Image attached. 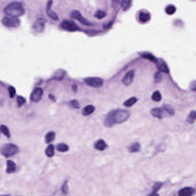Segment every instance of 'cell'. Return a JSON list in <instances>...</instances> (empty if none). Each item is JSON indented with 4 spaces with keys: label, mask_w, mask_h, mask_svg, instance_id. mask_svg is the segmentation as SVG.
<instances>
[{
    "label": "cell",
    "mask_w": 196,
    "mask_h": 196,
    "mask_svg": "<svg viewBox=\"0 0 196 196\" xmlns=\"http://www.w3.org/2000/svg\"><path fill=\"white\" fill-rule=\"evenodd\" d=\"M130 113L128 110L117 109L111 111L105 120V126L107 128L113 126L115 124L126 122L130 117Z\"/></svg>",
    "instance_id": "6da1fadb"
},
{
    "label": "cell",
    "mask_w": 196,
    "mask_h": 196,
    "mask_svg": "<svg viewBox=\"0 0 196 196\" xmlns=\"http://www.w3.org/2000/svg\"><path fill=\"white\" fill-rule=\"evenodd\" d=\"M25 10L23 5L17 1H14L8 5L4 9V13L8 16L18 17L23 16L25 13Z\"/></svg>",
    "instance_id": "7a4b0ae2"
},
{
    "label": "cell",
    "mask_w": 196,
    "mask_h": 196,
    "mask_svg": "<svg viewBox=\"0 0 196 196\" xmlns=\"http://www.w3.org/2000/svg\"><path fill=\"white\" fill-rule=\"evenodd\" d=\"M19 151L18 146L13 143H6L0 149V153L6 158H9L17 154Z\"/></svg>",
    "instance_id": "3957f363"
},
{
    "label": "cell",
    "mask_w": 196,
    "mask_h": 196,
    "mask_svg": "<svg viewBox=\"0 0 196 196\" xmlns=\"http://www.w3.org/2000/svg\"><path fill=\"white\" fill-rule=\"evenodd\" d=\"M2 24L8 28L18 27L20 25V20L17 17L5 16L1 20Z\"/></svg>",
    "instance_id": "277c9868"
},
{
    "label": "cell",
    "mask_w": 196,
    "mask_h": 196,
    "mask_svg": "<svg viewBox=\"0 0 196 196\" xmlns=\"http://www.w3.org/2000/svg\"><path fill=\"white\" fill-rule=\"evenodd\" d=\"M196 189L191 186H187L181 188L177 193V196H194Z\"/></svg>",
    "instance_id": "5b68a950"
},
{
    "label": "cell",
    "mask_w": 196,
    "mask_h": 196,
    "mask_svg": "<svg viewBox=\"0 0 196 196\" xmlns=\"http://www.w3.org/2000/svg\"><path fill=\"white\" fill-rule=\"evenodd\" d=\"M84 82L88 86L95 88H99L102 86L103 81L102 79L95 77L87 78L84 79Z\"/></svg>",
    "instance_id": "8992f818"
},
{
    "label": "cell",
    "mask_w": 196,
    "mask_h": 196,
    "mask_svg": "<svg viewBox=\"0 0 196 196\" xmlns=\"http://www.w3.org/2000/svg\"><path fill=\"white\" fill-rule=\"evenodd\" d=\"M71 16L72 18H75V20H78V21H79L80 23H82L84 25H86V26H90L92 24L90 22H89L87 20L84 18L82 16V14L81 13L78 11V10H73L71 14Z\"/></svg>",
    "instance_id": "52a82bcc"
},
{
    "label": "cell",
    "mask_w": 196,
    "mask_h": 196,
    "mask_svg": "<svg viewBox=\"0 0 196 196\" xmlns=\"http://www.w3.org/2000/svg\"><path fill=\"white\" fill-rule=\"evenodd\" d=\"M43 95V90L40 87H37L32 91L31 95V100L32 102L37 103L41 100Z\"/></svg>",
    "instance_id": "ba28073f"
},
{
    "label": "cell",
    "mask_w": 196,
    "mask_h": 196,
    "mask_svg": "<svg viewBox=\"0 0 196 196\" xmlns=\"http://www.w3.org/2000/svg\"><path fill=\"white\" fill-rule=\"evenodd\" d=\"M61 27L64 29V30L68 31L69 32L76 31L79 29L76 24H75L72 21L68 20H65L63 21L61 24Z\"/></svg>",
    "instance_id": "9c48e42d"
},
{
    "label": "cell",
    "mask_w": 196,
    "mask_h": 196,
    "mask_svg": "<svg viewBox=\"0 0 196 196\" xmlns=\"http://www.w3.org/2000/svg\"><path fill=\"white\" fill-rule=\"evenodd\" d=\"M46 20L44 18H39L33 25V28L37 32L44 31L46 26Z\"/></svg>",
    "instance_id": "30bf717a"
},
{
    "label": "cell",
    "mask_w": 196,
    "mask_h": 196,
    "mask_svg": "<svg viewBox=\"0 0 196 196\" xmlns=\"http://www.w3.org/2000/svg\"><path fill=\"white\" fill-rule=\"evenodd\" d=\"M52 3H53L52 1H49L47 2L46 6V14L50 18H52V19H53L54 20H59V17H58L57 14L52 10Z\"/></svg>",
    "instance_id": "8fae6325"
},
{
    "label": "cell",
    "mask_w": 196,
    "mask_h": 196,
    "mask_svg": "<svg viewBox=\"0 0 196 196\" xmlns=\"http://www.w3.org/2000/svg\"><path fill=\"white\" fill-rule=\"evenodd\" d=\"M134 77V71H130L128 72L123 79V83L125 86H129L132 83Z\"/></svg>",
    "instance_id": "7c38bea8"
},
{
    "label": "cell",
    "mask_w": 196,
    "mask_h": 196,
    "mask_svg": "<svg viewBox=\"0 0 196 196\" xmlns=\"http://www.w3.org/2000/svg\"><path fill=\"white\" fill-rule=\"evenodd\" d=\"M16 170L17 165L16 163L11 160H8L6 161V173L8 174L13 173L16 171Z\"/></svg>",
    "instance_id": "4fadbf2b"
},
{
    "label": "cell",
    "mask_w": 196,
    "mask_h": 196,
    "mask_svg": "<svg viewBox=\"0 0 196 196\" xmlns=\"http://www.w3.org/2000/svg\"><path fill=\"white\" fill-rule=\"evenodd\" d=\"M164 113H166V111L162 107V108H154L151 111L152 115L158 118H162L164 115Z\"/></svg>",
    "instance_id": "5bb4252c"
},
{
    "label": "cell",
    "mask_w": 196,
    "mask_h": 196,
    "mask_svg": "<svg viewBox=\"0 0 196 196\" xmlns=\"http://www.w3.org/2000/svg\"><path fill=\"white\" fill-rule=\"evenodd\" d=\"M157 68L159 69L161 72H164V73H168L169 72V69L167 66L166 64L162 60H157Z\"/></svg>",
    "instance_id": "9a60e30c"
},
{
    "label": "cell",
    "mask_w": 196,
    "mask_h": 196,
    "mask_svg": "<svg viewBox=\"0 0 196 196\" xmlns=\"http://www.w3.org/2000/svg\"><path fill=\"white\" fill-rule=\"evenodd\" d=\"M94 147L98 150L103 151L105 150V149L107 148V145L105 141H103V139H100V140H98L95 143Z\"/></svg>",
    "instance_id": "2e32d148"
},
{
    "label": "cell",
    "mask_w": 196,
    "mask_h": 196,
    "mask_svg": "<svg viewBox=\"0 0 196 196\" xmlns=\"http://www.w3.org/2000/svg\"><path fill=\"white\" fill-rule=\"evenodd\" d=\"M150 14L147 12H141L139 14V20L142 23H146L150 20Z\"/></svg>",
    "instance_id": "e0dca14e"
},
{
    "label": "cell",
    "mask_w": 196,
    "mask_h": 196,
    "mask_svg": "<svg viewBox=\"0 0 196 196\" xmlns=\"http://www.w3.org/2000/svg\"><path fill=\"white\" fill-rule=\"evenodd\" d=\"M95 111V107L92 105H88L85 107L82 111V113L85 116H88L92 114Z\"/></svg>",
    "instance_id": "ac0fdd59"
},
{
    "label": "cell",
    "mask_w": 196,
    "mask_h": 196,
    "mask_svg": "<svg viewBox=\"0 0 196 196\" xmlns=\"http://www.w3.org/2000/svg\"><path fill=\"white\" fill-rule=\"evenodd\" d=\"M56 134L54 131H50L46 134L45 141L46 143H50L55 140Z\"/></svg>",
    "instance_id": "d6986e66"
},
{
    "label": "cell",
    "mask_w": 196,
    "mask_h": 196,
    "mask_svg": "<svg viewBox=\"0 0 196 196\" xmlns=\"http://www.w3.org/2000/svg\"><path fill=\"white\" fill-rule=\"evenodd\" d=\"M46 154L48 157H52L55 155V147L52 145H50L46 148L45 151Z\"/></svg>",
    "instance_id": "ffe728a7"
},
{
    "label": "cell",
    "mask_w": 196,
    "mask_h": 196,
    "mask_svg": "<svg viewBox=\"0 0 196 196\" xmlns=\"http://www.w3.org/2000/svg\"><path fill=\"white\" fill-rule=\"evenodd\" d=\"M0 131L7 138H10L11 135L8 128L4 124H1L0 126Z\"/></svg>",
    "instance_id": "44dd1931"
},
{
    "label": "cell",
    "mask_w": 196,
    "mask_h": 196,
    "mask_svg": "<svg viewBox=\"0 0 196 196\" xmlns=\"http://www.w3.org/2000/svg\"><path fill=\"white\" fill-rule=\"evenodd\" d=\"M196 120V111H192L189 114L187 118V122L190 124H192L195 122Z\"/></svg>",
    "instance_id": "7402d4cb"
},
{
    "label": "cell",
    "mask_w": 196,
    "mask_h": 196,
    "mask_svg": "<svg viewBox=\"0 0 196 196\" xmlns=\"http://www.w3.org/2000/svg\"><path fill=\"white\" fill-rule=\"evenodd\" d=\"M140 145L138 143H134L129 147V151L130 153H137L140 150Z\"/></svg>",
    "instance_id": "603a6c76"
},
{
    "label": "cell",
    "mask_w": 196,
    "mask_h": 196,
    "mask_svg": "<svg viewBox=\"0 0 196 196\" xmlns=\"http://www.w3.org/2000/svg\"><path fill=\"white\" fill-rule=\"evenodd\" d=\"M137 102V98L135 97H132L130 99H128V100H126L124 103V105L126 107H131L132 105L135 104L136 102Z\"/></svg>",
    "instance_id": "cb8c5ba5"
},
{
    "label": "cell",
    "mask_w": 196,
    "mask_h": 196,
    "mask_svg": "<svg viewBox=\"0 0 196 196\" xmlns=\"http://www.w3.org/2000/svg\"><path fill=\"white\" fill-rule=\"evenodd\" d=\"M164 183L162 182H156L154 183L152 187V190L151 191L153 192H158L159 190L161 189V188L163 187L164 186Z\"/></svg>",
    "instance_id": "d4e9b609"
},
{
    "label": "cell",
    "mask_w": 196,
    "mask_h": 196,
    "mask_svg": "<svg viewBox=\"0 0 196 196\" xmlns=\"http://www.w3.org/2000/svg\"><path fill=\"white\" fill-rule=\"evenodd\" d=\"M165 12L169 15H172L176 12V8L173 5H169L166 8Z\"/></svg>",
    "instance_id": "484cf974"
},
{
    "label": "cell",
    "mask_w": 196,
    "mask_h": 196,
    "mask_svg": "<svg viewBox=\"0 0 196 196\" xmlns=\"http://www.w3.org/2000/svg\"><path fill=\"white\" fill-rule=\"evenodd\" d=\"M57 150L59 152L64 153L66 152L69 150V147L67 144L65 143H59L57 146Z\"/></svg>",
    "instance_id": "4316f807"
},
{
    "label": "cell",
    "mask_w": 196,
    "mask_h": 196,
    "mask_svg": "<svg viewBox=\"0 0 196 196\" xmlns=\"http://www.w3.org/2000/svg\"><path fill=\"white\" fill-rule=\"evenodd\" d=\"M131 2L132 0H122L121 5L124 10H127L129 9V8L131 6Z\"/></svg>",
    "instance_id": "83f0119b"
},
{
    "label": "cell",
    "mask_w": 196,
    "mask_h": 196,
    "mask_svg": "<svg viewBox=\"0 0 196 196\" xmlns=\"http://www.w3.org/2000/svg\"><path fill=\"white\" fill-rule=\"evenodd\" d=\"M142 57L145 58L146 59L149 60L151 61L154 62V63H157L158 60L156 59L155 56H154L153 55L151 54H149V53H146V54H143V55H142Z\"/></svg>",
    "instance_id": "f1b7e54d"
},
{
    "label": "cell",
    "mask_w": 196,
    "mask_h": 196,
    "mask_svg": "<svg viewBox=\"0 0 196 196\" xmlns=\"http://www.w3.org/2000/svg\"><path fill=\"white\" fill-rule=\"evenodd\" d=\"M162 107L167 114H169L171 116H173L174 115V110L173 109L172 106H170V105H163Z\"/></svg>",
    "instance_id": "f546056e"
},
{
    "label": "cell",
    "mask_w": 196,
    "mask_h": 196,
    "mask_svg": "<svg viewBox=\"0 0 196 196\" xmlns=\"http://www.w3.org/2000/svg\"><path fill=\"white\" fill-rule=\"evenodd\" d=\"M151 98L154 101L158 102H160L161 100L162 96H161V94L160 92L158 91H156L153 94Z\"/></svg>",
    "instance_id": "4dcf8cb0"
},
{
    "label": "cell",
    "mask_w": 196,
    "mask_h": 196,
    "mask_svg": "<svg viewBox=\"0 0 196 196\" xmlns=\"http://www.w3.org/2000/svg\"><path fill=\"white\" fill-rule=\"evenodd\" d=\"M61 192L64 194H67L68 193V183H67V181H65L64 183L63 184L61 188Z\"/></svg>",
    "instance_id": "1f68e13d"
},
{
    "label": "cell",
    "mask_w": 196,
    "mask_h": 196,
    "mask_svg": "<svg viewBox=\"0 0 196 196\" xmlns=\"http://www.w3.org/2000/svg\"><path fill=\"white\" fill-rule=\"evenodd\" d=\"M17 103L19 107H21L22 105H25V103H26V99L21 96H17Z\"/></svg>",
    "instance_id": "d6a6232c"
},
{
    "label": "cell",
    "mask_w": 196,
    "mask_h": 196,
    "mask_svg": "<svg viewBox=\"0 0 196 196\" xmlns=\"http://www.w3.org/2000/svg\"><path fill=\"white\" fill-rule=\"evenodd\" d=\"M95 16L98 19H102V18H105V17L106 16V13L102 10H98L95 13Z\"/></svg>",
    "instance_id": "836d02e7"
},
{
    "label": "cell",
    "mask_w": 196,
    "mask_h": 196,
    "mask_svg": "<svg viewBox=\"0 0 196 196\" xmlns=\"http://www.w3.org/2000/svg\"><path fill=\"white\" fill-rule=\"evenodd\" d=\"M8 90H9V96L10 97V98H13L16 93V88L13 86H10L8 88Z\"/></svg>",
    "instance_id": "e575fe53"
},
{
    "label": "cell",
    "mask_w": 196,
    "mask_h": 196,
    "mask_svg": "<svg viewBox=\"0 0 196 196\" xmlns=\"http://www.w3.org/2000/svg\"><path fill=\"white\" fill-rule=\"evenodd\" d=\"M70 103H71V105L73 107L74 109H78L79 108V107H80V105H79V103L78 100H71V102H70Z\"/></svg>",
    "instance_id": "d590c367"
},
{
    "label": "cell",
    "mask_w": 196,
    "mask_h": 196,
    "mask_svg": "<svg viewBox=\"0 0 196 196\" xmlns=\"http://www.w3.org/2000/svg\"><path fill=\"white\" fill-rule=\"evenodd\" d=\"M154 80L155 83H159L162 80V75L160 72H157L154 76Z\"/></svg>",
    "instance_id": "8d00e7d4"
},
{
    "label": "cell",
    "mask_w": 196,
    "mask_h": 196,
    "mask_svg": "<svg viewBox=\"0 0 196 196\" xmlns=\"http://www.w3.org/2000/svg\"><path fill=\"white\" fill-rule=\"evenodd\" d=\"M120 0H111L113 6L114 8H117L120 3Z\"/></svg>",
    "instance_id": "74e56055"
},
{
    "label": "cell",
    "mask_w": 196,
    "mask_h": 196,
    "mask_svg": "<svg viewBox=\"0 0 196 196\" xmlns=\"http://www.w3.org/2000/svg\"><path fill=\"white\" fill-rule=\"evenodd\" d=\"M190 88L192 90L196 91V81H194L192 83L191 86H190Z\"/></svg>",
    "instance_id": "f35d334b"
},
{
    "label": "cell",
    "mask_w": 196,
    "mask_h": 196,
    "mask_svg": "<svg viewBox=\"0 0 196 196\" xmlns=\"http://www.w3.org/2000/svg\"><path fill=\"white\" fill-rule=\"evenodd\" d=\"M147 196H160V194L158 193V192H153V191H151L150 193Z\"/></svg>",
    "instance_id": "ab89813d"
},
{
    "label": "cell",
    "mask_w": 196,
    "mask_h": 196,
    "mask_svg": "<svg viewBox=\"0 0 196 196\" xmlns=\"http://www.w3.org/2000/svg\"><path fill=\"white\" fill-rule=\"evenodd\" d=\"M72 88H73V91L76 92V91H77V89H78V88H77V86H76V85H75V84H74L73 86H72Z\"/></svg>",
    "instance_id": "60d3db41"
},
{
    "label": "cell",
    "mask_w": 196,
    "mask_h": 196,
    "mask_svg": "<svg viewBox=\"0 0 196 196\" xmlns=\"http://www.w3.org/2000/svg\"><path fill=\"white\" fill-rule=\"evenodd\" d=\"M49 96H50V98L51 100H53V101H55V99L54 96H53V95H50Z\"/></svg>",
    "instance_id": "b9f144b4"
},
{
    "label": "cell",
    "mask_w": 196,
    "mask_h": 196,
    "mask_svg": "<svg viewBox=\"0 0 196 196\" xmlns=\"http://www.w3.org/2000/svg\"><path fill=\"white\" fill-rule=\"evenodd\" d=\"M192 1H196V0H192Z\"/></svg>",
    "instance_id": "7bdbcfd3"
}]
</instances>
